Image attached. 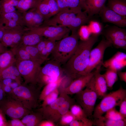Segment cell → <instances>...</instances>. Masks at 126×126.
Here are the masks:
<instances>
[{"label": "cell", "instance_id": "cell-1", "mask_svg": "<svg viewBox=\"0 0 126 126\" xmlns=\"http://www.w3.org/2000/svg\"><path fill=\"white\" fill-rule=\"evenodd\" d=\"M99 35L92 34L87 39L79 41L75 51L62 67L69 79L73 80L83 75L88 64L90 51Z\"/></svg>", "mask_w": 126, "mask_h": 126}, {"label": "cell", "instance_id": "cell-2", "mask_svg": "<svg viewBox=\"0 0 126 126\" xmlns=\"http://www.w3.org/2000/svg\"><path fill=\"white\" fill-rule=\"evenodd\" d=\"M41 88L37 85L22 84L13 89L9 96L28 109L33 111L39 106Z\"/></svg>", "mask_w": 126, "mask_h": 126}, {"label": "cell", "instance_id": "cell-3", "mask_svg": "<svg viewBox=\"0 0 126 126\" xmlns=\"http://www.w3.org/2000/svg\"><path fill=\"white\" fill-rule=\"evenodd\" d=\"M79 38L77 32H72L70 35L56 42L54 48L51 54V59L61 65L64 64L75 51Z\"/></svg>", "mask_w": 126, "mask_h": 126}, {"label": "cell", "instance_id": "cell-4", "mask_svg": "<svg viewBox=\"0 0 126 126\" xmlns=\"http://www.w3.org/2000/svg\"><path fill=\"white\" fill-rule=\"evenodd\" d=\"M126 98V90L121 86L117 90L106 94L94 108L92 116L94 119L102 116L108 110L119 106Z\"/></svg>", "mask_w": 126, "mask_h": 126}, {"label": "cell", "instance_id": "cell-5", "mask_svg": "<svg viewBox=\"0 0 126 126\" xmlns=\"http://www.w3.org/2000/svg\"><path fill=\"white\" fill-rule=\"evenodd\" d=\"M75 94L74 98L77 104L83 109L88 117L92 116L98 98L92 77L84 89Z\"/></svg>", "mask_w": 126, "mask_h": 126}, {"label": "cell", "instance_id": "cell-6", "mask_svg": "<svg viewBox=\"0 0 126 126\" xmlns=\"http://www.w3.org/2000/svg\"><path fill=\"white\" fill-rule=\"evenodd\" d=\"M61 65L52 59L48 61L40 68L37 79V84L42 88L62 77L64 72Z\"/></svg>", "mask_w": 126, "mask_h": 126}, {"label": "cell", "instance_id": "cell-7", "mask_svg": "<svg viewBox=\"0 0 126 126\" xmlns=\"http://www.w3.org/2000/svg\"><path fill=\"white\" fill-rule=\"evenodd\" d=\"M15 64L24 80V84L37 85V79L42 64L31 60L16 61Z\"/></svg>", "mask_w": 126, "mask_h": 126}, {"label": "cell", "instance_id": "cell-8", "mask_svg": "<svg viewBox=\"0 0 126 126\" xmlns=\"http://www.w3.org/2000/svg\"><path fill=\"white\" fill-rule=\"evenodd\" d=\"M101 34L116 49L126 50V30L115 25H106Z\"/></svg>", "mask_w": 126, "mask_h": 126}, {"label": "cell", "instance_id": "cell-9", "mask_svg": "<svg viewBox=\"0 0 126 126\" xmlns=\"http://www.w3.org/2000/svg\"><path fill=\"white\" fill-rule=\"evenodd\" d=\"M112 46L111 43L103 36L98 45L91 50L88 64L84 73L83 75L91 72L95 68L101 66L103 63V56L105 49Z\"/></svg>", "mask_w": 126, "mask_h": 126}, {"label": "cell", "instance_id": "cell-10", "mask_svg": "<svg viewBox=\"0 0 126 126\" xmlns=\"http://www.w3.org/2000/svg\"><path fill=\"white\" fill-rule=\"evenodd\" d=\"M0 108L11 119H21L32 111L26 108L19 102L8 96L0 104Z\"/></svg>", "mask_w": 126, "mask_h": 126}, {"label": "cell", "instance_id": "cell-11", "mask_svg": "<svg viewBox=\"0 0 126 126\" xmlns=\"http://www.w3.org/2000/svg\"><path fill=\"white\" fill-rule=\"evenodd\" d=\"M32 28L38 32L43 37L56 41L69 35L70 31L67 27L61 25L40 26Z\"/></svg>", "mask_w": 126, "mask_h": 126}, {"label": "cell", "instance_id": "cell-12", "mask_svg": "<svg viewBox=\"0 0 126 126\" xmlns=\"http://www.w3.org/2000/svg\"><path fill=\"white\" fill-rule=\"evenodd\" d=\"M95 73V71L86 75H82L73 80L69 85L59 90L60 93H64L68 95L75 94L85 87Z\"/></svg>", "mask_w": 126, "mask_h": 126}, {"label": "cell", "instance_id": "cell-13", "mask_svg": "<svg viewBox=\"0 0 126 126\" xmlns=\"http://www.w3.org/2000/svg\"><path fill=\"white\" fill-rule=\"evenodd\" d=\"M98 14L103 22L111 23L121 28L126 26V18L118 14L105 5Z\"/></svg>", "mask_w": 126, "mask_h": 126}, {"label": "cell", "instance_id": "cell-14", "mask_svg": "<svg viewBox=\"0 0 126 126\" xmlns=\"http://www.w3.org/2000/svg\"><path fill=\"white\" fill-rule=\"evenodd\" d=\"M70 97L69 95L65 93H60L58 97L54 102L49 105L44 107H41L38 110L41 112L44 119L50 120L53 122L55 116L59 107Z\"/></svg>", "mask_w": 126, "mask_h": 126}, {"label": "cell", "instance_id": "cell-15", "mask_svg": "<svg viewBox=\"0 0 126 126\" xmlns=\"http://www.w3.org/2000/svg\"><path fill=\"white\" fill-rule=\"evenodd\" d=\"M0 24L4 25L5 28H10L20 26L25 27L22 13L17 10L0 15Z\"/></svg>", "mask_w": 126, "mask_h": 126}, {"label": "cell", "instance_id": "cell-16", "mask_svg": "<svg viewBox=\"0 0 126 126\" xmlns=\"http://www.w3.org/2000/svg\"><path fill=\"white\" fill-rule=\"evenodd\" d=\"M101 66L96 68L92 77L94 86L97 94L98 98L102 99L106 94L108 88L103 74L100 73Z\"/></svg>", "mask_w": 126, "mask_h": 126}, {"label": "cell", "instance_id": "cell-17", "mask_svg": "<svg viewBox=\"0 0 126 126\" xmlns=\"http://www.w3.org/2000/svg\"><path fill=\"white\" fill-rule=\"evenodd\" d=\"M77 14L70 10L60 11L48 20L44 21L40 26L60 25L66 20L70 18L75 17Z\"/></svg>", "mask_w": 126, "mask_h": 126}, {"label": "cell", "instance_id": "cell-18", "mask_svg": "<svg viewBox=\"0 0 126 126\" xmlns=\"http://www.w3.org/2000/svg\"><path fill=\"white\" fill-rule=\"evenodd\" d=\"M126 60V54L119 52L110 59L103 63L102 64L107 68H110L117 72L125 66Z\"/></svg>", "mask_w": 126, "mask_h": 126}, {"label": "cell", "instance_id": "cell-19", "mask_svg": "<svg viewBox=\"0 0 126 126\" xmlns=\"http://www.w3.org/2000/svg\"><path fill=\"white\" fill-rule=\"evenodd\" d=\"M59 11L70 10L78 13L84 9L85 0H56Z\"/></svg>", "mask_w": 126, "mask_h": 126}, {"label": "cell", "instance_id": "cell-20", "mask_svg": "<svg viewBox=\"0 0 126 126\" xmlns=\"http://www.w3.org/2000/svg\"><path fill=\"white\" fill-rule=\"evenodd\" d=\"M43 37L36 30L27 28L22 36L21 44L25 46L36 45L43 38Z\"/></svg>", "mask_w": 126, "mask_h": 126}, {"label": "cell", "instance_id": "cell-21", "mask_svg": "<svg viewBox=\"0 0 126 126\" xmlns=\"http://www.w3.org/2000/svg\"><path fill=\"white\" fill-rule=\"evenodd\" d=\"M92 18L88 15L86 10L82 11L77 14L67 28L72 32H77L81 26L89 23Z\"/></svg>", "mask_w": 126, "mask_h": 126}, {"label": "cell", "instance_id": "cell-22", "mask_svg": "<svg viewBox=\"0 0 126 126\" xmlns=\"http://www.w3.org/2000/svg\"><path fill=\"white\" fill-rule=\"evenodd\" d=\"M107 0H85L84 9L88 15L92 17L98 14Z\"/></svg>", "mask_w": 126, "mask_h": 126}, {"label": "cell", "instance_id": "cell-23", "mask_svg": "<svg viewBox=\"0 0 126 126\" xmlns=\"http://www.w3.org/2000/svg\"><path fill=\"white\" fill-rule=\"evenodd\" d=\"M11 79L19 84H22V78L15 64L12 65L0 72V80Z\"/></svg>", "mask_w": 126, "mask_h": 126}, {"label": "cell", "instance_id": "cell-24", "mask_svg": "<svg viewBox=\"0 0 126 126\" xmlns=\"http://www.w3.org/2000/svg\"><path fill=\"white\" fill-rule=\"evenodd\" d=\"M44 119L41 112L32 111L23 117L21 120L24 126H38L40 123Z\"/></svg>", "mask_w": 126, "mask_h": 126}, {"label": "cell", "instance_id": "cell-25", "mask_svg": "<svg viewBox=\"0 0 126 126\" xmlns=\"http://www.w3.org/2000/svg\"><path fill=\"white\" fill-rule=\"evenodd\" d=\"M22 26H18L13 28H5V29L4 35L0 42L5 47L12 48L16 32Z\"/></svg>", "mask_w": 126, "mask_h": 126}, {"label": "cell", "instance_id": "cell-26", "mask_svg": "<svg viewBox=\"0 0 126 126\" xmlns=\"http://www.w3.org/2000/svg\"><path fill=\"white\" fill-rule=\"evenodd\" d=\"M107 6L118 14L126 18V0H107Z\"/></svg>", "mask_w": 126, "mask_h": 126}, {"label": "cell", "instance_id": "cell-27", "mask_svg": "<svg viewBox=\"0 0 126 126\" xmlns=\"http://www.w3.org/2000/svg\"><path fill=\"white\" fill-rule=\"evenodd\" d=\"M15 56L10 50H7L0 55V72L10 66L15 64Z\"/></svg>", "mask_w": 126, "mask_h": 126}, {"label": "cell", "instance_id": "cell-28", "mask_svg": "<svg viewBox=\"0 0 126 126\" xmlns=\"http://www.w3.org/2000/svg\"><path fill=\"white\" fill-rule=\"evenodd\" d=\"M93 125L98 126H125L126 125V119L113 120L107 119L102 116L98 118L95 119L93 121Z\"/></svg>", "mask_w": 126, "mask_h": 126}, {"label": "cell", "instance_id": "cell-29", "mask_svg": "<svg viewBox=\"0 0 126 126\" xmlns=\"http://www.w3.org/2000/svg\"><path fill=\"white\" fill-rule=\"evenodd\" d=\"M76 103L74 99L70 97L59 107L55 116L53 122L55 123H58L61 117L69 111L71 106Z\"/></svg>", "mask_w": 126, "mask_h": 126}, {"label": "cell", "instance_id": "cell-30", "mask_svg": "<svg viewBox=\"0 0 126 126\" xmlns=\"http://www.w3.org/2000/svg\"><path fill=\"white\" fill-rule=\"evenodd\" d=\"M65 77L62 76L56 81L50 83L44 86L40 92L39 102L43 101L47 95L58 88Z\"/></svg>", "mask_w": 126, "mask_h": 126}, {"label": "cell", "instance_id": "cell-31", "mask_svg": "<svg viewBox=\"0 0 126 126\" xmlns=\"http://www.w3.org/2000/svg\"><path fill=\"white\" fill-rule=\"evenodd\" d=\"M19 0H0V15L17 10Z\"/></svg>", "mask_w": 126, "mask_h": 126}, {"label": "cell", "instance_id": "cell-32", "mask_svg": "<svg viewBox=\"0 0 126 126\" xmlns=\"http://www.w3.org/2000/svg\"><path fill=\"white\" fill-rule=\"evenodd\" d=\"M10 50L14 54L16 61L32 60L30 55L21 44L11 48Z\"/></svg>", "mask_w": 126, "mask_h": 126}, {"label": "cell", "instance_id": "cell-33", "mask_svg": "<svg viewBox=\"0 0 126 126\" xmlns=\"http://www.w3.org/2000/svg\"><path fill=\"white\" fill-rule=\"evenodd\" d=\"M35 7L42 16L44 21L51 18L49 7L45 0H37Z\"/></svg>", "mask_w": 126, "mask_h": 126}, {"label": "cell", "instance_id": "cell-34", "mask_svg": "<svg viewBox=\"0 0 126 126\" xmlns=\"http://www.w3.org/2000/svg\"><path fill=\"white\" fill-rule=\"evenodd\" d=\"M103 75L106 81L108 88L112 89L113 86L118 80L117 72L108 68L106 71Z\"/></svg>", "mask_w": 126, "mask_h": 126}, {"label": "cell", "instance_id": "cell-35", "mask_svg": "<svg viewBox=\"0 0 126 126\" xmlns=\"http://www.w3.org/2000/svg\"><path fill=\"white\" fill-rule=\"evenodd\" d=\"M37 0H19L16 7L17 10L23 13L35 7Z\"/></svg>", "mask_w": 126, "mask_h": 126}, {"label": "cell", "instance_id": "cell-36", "mask_svg": "<svg viewBox=\"0 0 126 126\" xmlns=\"http://www.w3.org/2000/svg\"><path fill=\"white\" fill-rule=\"evenodd\" d=\"M22 45L29 53L32 60L38 62L42 64L45 61L42 57L36 45L30 46Z\"/></svg>", "mask_w": 126, "mask_h": 126}, {"label": "cell", "instance_id": "cell-37", "mask_svg": "<svg viewBox=\"0 0 126 126\" xmlns=\"http://www.w3.org/2000/svg\"><path fill=\"white\" fill-rule=\"evenodd\" d=\"M70 109L75 120H83L88 118V117L83 109L77 104L76 103L72 105Z\"/></svg>", "mask_w": 126, "mask_h": 126}, {"label": "cell", "instance_id": "cell-38", "mask_svg": "<svg viewBox=\"0 0 126 126\" xmlns=\"http://www.w3.org/2000/svg\"><path fill=\"white\" fill-rule=\"evenodd\" d=\"M60 94L59 88L47 95L43 101L41 107H44L51 104L58 97Z\"/></svg>", "mask_w": 126, "mask_h": 126}, {"label": "cell", "instance_id": "cell-39", "mask_svg": "<svg viewBox=\"0 0 126 126\" xmlns=\"http://www.w3.org/2000/svg\"><path fill=\"white\" fill-rule=\"evenodd\" d=\"M104 117L106 118L113 120H119L126 119L123 117L115 107L108 110Z\"/></svg>", "mask_w": 126, "mask_h": 126}, {"label": "cell", "instance_id": "cell-40", "mask_svg": "<svg viewBox=\"0 0 126 126\" xmlns=\"http://www.w3.org/2000/svg\"><path fill=\"white\" fill-rule=\"evenodd\" d=\"M89 23L88 26L92 34L99 35L101 34L103 28L102 25L100 22L95 21L91 20Z\"/></svg>", "mask_w": 126, "mask_h": 126}, {"label": "cell", "instance_id": "cell-41", "mask_svg": "<svg viewBox=\"0 0 126 126\" xmlns=\"http://www.w3.org/2000/svg\"><path fill=\"white\" fill-rule=\"evenodd\" d=\"M74 120V117L69 110L61 117L58 123L61 126H69L71 122Z\"/></svg>", "mask_w": 126, "mask_h": 126}, {"label": "cell", "instance_id": "cell-42", "mask_svg": "<svg viewBox=\"0 0 126 126\" xmlns=\"http://www.w3.org/2000/svg\"><path fill=\"white\" fill-rule=\"evenodd\" d=\"M78 33L79 38L82 40H85L87 39L91 34L88 26L84 25L80 28L78 31Z\"/></svg>", "mask_w": 126, "mask_h": 126}, {"label": "cell", "instance_id": "cell-43", "mask_svg": "<svg viewBox=\"0 0 126 126\" xmlns=\"http://www.w3.org/2000/svg\"><path fill=\"white\" fill-rule=\"evenodd\" d=\"M45 0L49 7L51 18L59 12V8L56 0Z\"/></svg>", "mask_w": 126, "mask_h": 126}, {"label": "cell", "instance_id": "cell-44", "mask_svg": "<svg viewBox=\"0 0 126 126\" xmlns=\"http://www.w3.org/2000/svg\"><path fill=\"white\" fill-rule=\"evenodd\" d=\"M93 121L87 118L83 120H74L69 124L70 126H92Z\"/></svg>", "mask_w": 126, "mask_h": 126}, {"label": "cell", "instance_id": "cell-45", "mask_svg": "<svg viewBox=\"0 0 126 126\" xmlns=\"http://www.w3.org/2000/svg\"><path fill=\"white\" fill-rule=\"evenodd\" d=\"M46 48L49 55L51 54L55 47L56 41L47 38Z\"/></svg>", "mask_w": 126, "mask_h": 126}, {"label": "cell", "instance_id": "cell-46", "mask_svg": "<svg viewBox=\"0 0 126 126\" xmlns=\"http://www.w3.org/2000/svg\"><path fill=\"white\" fill-rule=\"evenodd\" d=\"M7 121V126H24L20 119L17 118L11 119Z\"/></svg>", "mask_w": 126, "mask_h": 126}, {"label": "cell", "instance_id": "cell-47", "mask_svg": "<svg viewBox=\"0 0 126 126\" xmlns=\"http://www.w3.org/2000/svg\"><path fill=\"white\" fill-rule=\"evenodd\" d=\"M119 112L125 118H126V98L121 102L119 106Z\"/></svg>", "mask_w": 126, "mask_h": 126}, {"label": "cell", "instance_id": "cell-48", "mask_svg": "<svg viewBox=\"0 0 126 126\" xmlns=\"http://www.w3.org/2000/svg\"><path fill=\"white\" fill-rule=\"evenodd\" d=\"M7 122L5 114L0 108V126H7Z\"/></svg>", "mask_w": 126, "mask_h": 126}, {"label": "cell", "instance_id": "cell-49", "mask_svg": "<svg viewBox=\"0 0 126 126\" xmlns=\"http://www.w3.org/2000/svg\"><path fill=\"white\" fill-rule=\"evenodd\" d=\"M47 39L43 38L36 45V46L40 53L46 46Z\"/></svg>", "mask_w": 126, "mask_h": 126}, {"label": "cell", "instance_id": "cell-50", "mask_svg": "<svg viewBox=\"0 0 126 126\" xmlns=\"http://www.w3.org/2000/svg\"><path fill=\"white\" fill-rule=\"evenodd\" d=\"M55 123L49 120L44 119L40 123L38 126H55Z\"/></svg>", "mask_w": 126, "mask_h": 126}, {"label": "cell", "instance_id": "cell-51", "mask_svg": "<svg viewBox=\"0 0 126 126\" xmlns=\"http://www.w3.org/2000/svg\"><path fill=\"white\" fill-rule=\"evenodd\" d=\"M7 96L2 88V84L0 82V104L6 98Z\"/></svg>", "mask_w": 126, "mask_h": 126}, {"label": "cell", "instance_id": "cell-52", "mask_svg": "<svg viewBox=\"0 0 126 126\" xmlns=\"http://www.w3.org/2000/svg\"><path fill=\"white\" fill-rule=\"evenodd\" d=\"M117 75L120 80L126 83V72H122L120 71H117Z\"/></svg>", "mask_w": 126, "mask_h": 126}, {"label": "cell", "instance_id": "cell-53", "mask_svg": "<svg viewBox=\"0 0 126 126\" xmlns=\"http://www.w3.org/2000/svg\"><path fill=\"white\" fill-rule=\"evenodd\" d=\"M2 88L7 96L9 95L11 93L13 89L10 85H2Z\"/></svg>", "mask_w": 126, "mask_h": 126}, {"label": "cell", "instance_id": "cell-54", "mask_svg": "<svg viewBox=\"0 0 126 126\" xmlns=\"http://www.w3.org/2000/svg\"><path fill=\"white\" fill-rule=\"evenodd\" d=\"M14 81H15L9 78L5 79L0 80L1 83L3 85H10L11 83Z\"/></svg>", "mask_w": 126, "mask_h": 126}, {"label": "cell", "instance_id": "cell-55", "mask_svg": "<svg viewBox=\"0 0 126 126\" xmlns=\"http://www.w3.org/2000/svg\"><path fill=\"white\" fill-rule=\"evenodd\" d=\"M5 28L4 25L0 24V41L1 40L4 33Z\"/></svg>", "mask_w": 126, "mask_h": 126}, {"label": "cell", "instance_id": "cell-56", "mask_svg": "<svg viewBox=\"0 0 126 126\" xmlns=\"http://www.w3.org/2000/svg\"><path fill=\"white\" fill-rule=\"evenodd\" d=\"M7 50V48L4 46L0 41V55Z\"/></svg>", "mask_w": 126, "mask_h": 126}, {"label": "cell", "instance_id": "cell-57", "mask_svg": "<svg viewBox=\"0 0 126 126\" xmlns=\"http://www.w3.org/2000/svg\"><path fill=\"white\" fill-rule=\"evenodd\" d=\"M20 84H19L18 83L15 81H14L11 83L10 86L13 90L15 88L18 87Z\"/></svg>", "mask_w": 126, "mask_h": 126}, {"label": "cell", "instance_id": "cell-58", "mask_svg": "<svg viewBox=\"0 0 126 126\" xmlns=\"http://www.w3.org/2000/svg\"></svg>", "mask_w": 126, "mask_h": 126}]
</instances>
